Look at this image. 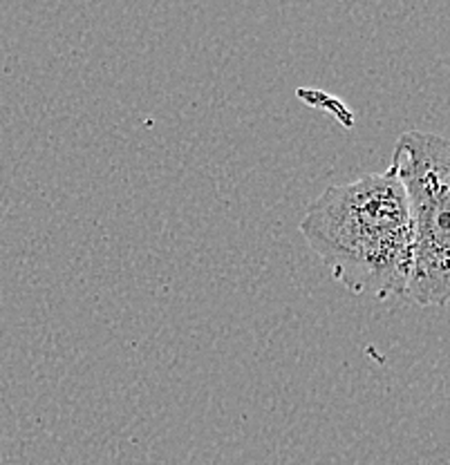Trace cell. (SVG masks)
Returning <instances> with one entry per match:
<instances>
[{
	"mask_svg": "<svg viewBox=\"0 0 450 465\" xmlns=\"http://www.w3.org/2000/svg\"><path fill=\"white\" fill-rule=\"evenodd\" d=\"M300 232L347 291L379 300L404 298L410 215L392 168L327 188L307 206Z\"/></svg>",
	"mask_w": 450,
	"mask_h": 465,
	"instance_id": "obj_1",
	"label": "cell"
},
{
	"mask_svg": "<svg viewBox=\"0 0 450 465\" xmlns=\"http://www.w3.org/2000/svg\"><path fill=\"white\" fill-rule=\"evenodd\" d=\"M390 168L404 188L410 215V273L404 300L417 307L448 302L450 143L408 130L396 142Z\"/></svg>",
	"mask_w": 450,
	"mask_h": 465,
	"instance_id": "obj_2",
	"label": "cell"
}]
</instances>
